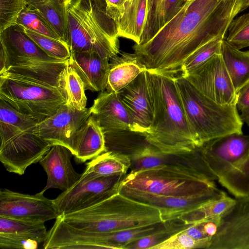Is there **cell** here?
I'll list each match as a JSON object with an SVG mask.
<instances>
[{
  "instance_id": "6da1fadb",
  "label": "cell",
  "mask_w": 249,
  "mask_h": 249,
  "mask_svg": "<svg viewBox=\"0 0 249 249\" xmlns=\"http://www.w3.org/2000/svg\"><path fill=\"white\" fill-rule=\"evenodd\" d=\"M249 7V0H188L151 40L135 44L134 53L147 71L175 75L202 44L224 39L232 20Z\"/></svg>"
},
{
  "instance_id": "7a4b0ae2",
  "label": "cell",
  "mask_w": 249,
  "mask_h": 249,
  "mask_svg": "<svg viewBox=\"0 0 249 249\" xmlns=\"http://www.w3.org/2000/svg\"><path fill=\"white\" fill-rule=\"evenodd\" d=\"M153 118L144 141L164 153L180 155L201 147L187 120L176 76L146 70Z\"/></svg>"
},
{
  "instance_id": "3957f363",
  "label": "cell",
  "mask_w": 249,
  "mask_h": 249,
  "mask_svg": "<svg viewBox=\"0 0 249 249\" xmlns=\"http://www.w3.org/2000/svg\"><path fill=\"white\" fill-rule=\"evenodd\" d=\"M217 177L201 158L130 171L119 186L156 195L189 196L217 187Z\"/></svg>"
},
{
  "instance_id": "277c9868",
  "label": "cell",
  "mask_w": 249,
  "mask_h": 249,
  "mask_svg": "<svg viewBox=\"0 0 249 249\" xmlns=\"http://www.w3.org/2000/svg\"><path fill=\"white\" fill-rule=\"evenodd\" d=\"M66 12L71 52L93 51L109 59L119 53L117 25L105 0H71Z\"/></svg>"
},
{
  "instance_id": "5b68a950",
  "label": "cell",
  "mask_w": 249,
  "mask_h": 249,
  "mask_svg": "<svg viewBox=\"0 0 249 249\" xmlns=\"http://www.w3.org/2000/svg\"><path fill=\"white\" fill-rule=\"evenodd\" d=\"M78 229L113 232L164 222L160 210L119 192L87 208L61 216Z\"/></svg>"
},
{
  "instance_id": "8992f818",
  "label": "cell",
  "mask_w": 249,
  "mask_h": 249,
  "mask_svg": "<svg viewBox=\"0 0 249 249\" xmlns=\"http://www.w3.org/2000/svg\"><path fill=\"white\" fill-rule=\"evenodd\" d=\"M175 80L187 120L201 146L216 138L243 133V122L236 104L215 103L181 74Z\"/></svg>"
},
{
  "instance_id": "52a82bcc",
  "label": "cell",
  "mask_w": 249,
  "mask_h": 249,
  "mask_svg": "<svg viewBox=\"0 0 249 249\" xmlns=\"http://www.w3.org/2000/svg\"><path fill=\"white\" fill-rule=\"evenodd\" d=\"M0 74H18L57 87L59 74L69 59L49 56L18 24L0 33Z\"/></svg>"
},
{
  "instance_id": "ba28073f",
  "label": "cell",
  "mask_w": 249,
  "mask_h": 249,
  "mask_svg": "<svg viewBox=\"0 0 249 249\" xmlns=\"http://www.w3.org/2000/svg\"><path fill=\"white\" fill-rule=\"evenodd\" d=\"M0 99L38 123L66 104L56 86L8 72L0 74Z\"/></svg>"
},
{
  "instance_id": "9c48e42d",
  "label": "cell",
  "mask_w": 249,
  "mask_h": 249,
  "mask_svg": "<svg viewBox=\"0 0 249 249\" xmlns=\"http://www.w3.org/2000/svg\"><path fill=\"white\" fill-rule=\"evenodd\" d=\"M34 128H20L0 122V160L8 172L23 175L52 147L34 133Z\"/></svg>"
},
{
  "instance_id": "30bf717a",
  "label": "cell",
  "mask_w": 249,
  "mask_h": 249,
  "mask_svg": "<svg viewBox=\"0 0 249 249\" xmlns=\"http://www.w3.org/2000/svg\"><path fill=\"white\" fill-rule=\"evenodd\" d=\"M125 175L101 176L85 170L71 187L53 199L59 215L87 208L116 193Z\"/></svg>"
},
{
  "instance_id": "8fae6325",
  "label": "cell",
  "mask_w": 249,
  "mask_h": 249,
  "mask_svg": "<svg viewBox=\"0 0 249 249\" xmlns=\"http://www.w3.org/2000/svg\"><path fill=\"white\" fill-rule=\"evenodd\" d=\"M91 114V107L78 110L65 104L53 115L38 123L33 132L51 146H64L74 156L78 133Z\"/></svg>"
},
{
  "instance_id": "7c38bea8",
  "label": "cell",
  "mask_w": 249,
  "mask_h": 249,
  "mask_svg": "<svg viewBox=\"0 0 249 249\" xmlns=\"http://www.w3.org/2000/svg\"><path fill=\"white\" fill-rule=\"evenodd\" d=\"M201 93L220 105L236 104L237 93L221 53L184 76Z\"/></svg>"
},
{
  "instance_id": "4fadbf2b",
  "label": "cell",
  "mask_w": 249,
  "mask_h": 249,
  "mask_svg": "<svg viewBox=\"0 0 249 249\" xmlns=\"http://www.w3.org/2000/svg\"><path fill=\"white\" fill-rule=\"evenodd\" d=\"M118 192L134 200L158 208L163 222L178 218L203 203L226 194L217 187L198 194L182 196L156 195L119 186Z\"/></svg>"
},
{
  "instance_id": "5bb4252c",
  "label": "cell",
  "mask_w": 249,
  "mask_h": 249,
  "mask_svg": "<svg viewBox=\"0 0 249 249\" xmlns=\"http://www.w3.org/2000/svg\"><path fill=\"white\" fill-rule=\"evenodd\" d=\"M42 191L35 195L22 194L7 189L0 191V216L45 222L60 215L53 199Z\"/></svg>"
},
{
  "instance_id": "9a60e30c",
  "label": "cell",
  "mask_w": 249,
  "mask_h": 249,
  "mask_svg": "<svg viewBox=\"0 0 249 249\" xmlns=\"http://www.w3.org/2000/svg\"><path fill=\"white\" fill-rule=\"evenodd\" d=\"M249 135L232 133L210 140L199 147L210 170L218 178L248 157Z\"/></svg>"
},
{
  "instance_id": "2e32d148",
  "label": "cell",
  "mask_w": 249,
  "mask_h": 249,
  "mask_svg": "<svg viewBox=\"0 0 249 249\" xmlns=\"http://www.w3.org/2000/svg\"><path fill=\"white\" fill-rule=\"evenodd\" d=\"M209 249H249V196L223 215Z\"/></svg>"
},
{
  "instance_id": "e0dca14e",
  "label": "cell",
  "mask_w": 249,
  "mask_h": 249,
  "mask_svg": "<svg viewBox=\"0 0 249 249\" xmlns=\"http://www.w3.org/2000/svg\"><path fill=\"white\" fill-rule=\"evenodd\" d=\"M146 71L118 92L130 117V131L142 136L151 129L153 118Z\"/></svg>"
},
{
  "instance_id": "ac0fdd59",
  "label": "cell",
  "mask_w": 249,
  "mask_h": 249,
  "mask_svg": "<svg viewBox=\"0 0 249 249\" xmlns=\"http://www.w3.org/2000/svg\"><path fill=\"white\" fill-rule=\"evenodd\" d=\"M71 150L61 145L52 146L39 161L47 176L46 184L42 190L56 188L65 191L71 187L81 174L76 172L71 162Z\"/></svg>"
},
{
  "instance_id": "d6986e66",
  "label": "cell",
  "mask_w": 249,
  "mask_h": 249,
  "mask_svg": "<svg viewBox=\"0 0 249 249\" xmlns=\"http://www.w3.org/2000/svg\"><path fill=\"white\" fill-rule=\"evenodd\" d=\"M91 108L104 135L130 131V117L119 92H101Z\"/></svg>"
},
{
  "instance_id": "ffe728a7",
  "label": "cell",
  "mask_w": 249,
  "mask_h": 249,
  "mask_svg": "<svg viewBox=\"0 0 249 249\" xmlns=\"http://www.w3.org/2000/svg\"><path fill=\"white\" fill-rule=\"evenodd\" d=\"M109 60L93 51L74 52H71L69 64L81 78L85 90L103 91L107 84Z\"/></svg>"
},
{
  "instance_id": "44dd1931",
  "label": "cell",
  "mask_w": 249,
  "mask_h": 249,
  "mask_svg": "<svg viewBox=\"0 0 249 249\" xmlns=\"http://www.w3.org/2000/svg\"><path fill=\"white\" fill-rule=\"evenodd\" d=\"M187 1L147 0L146 18L139 45H143L151 40L177 15Z\"/></svg>"
},
{
  "instance_id": "7402d4cb",
  "label": "cell",
  "mask_w": 249,
  "mask_h": 249,
  "mask_svg": "<svg viewBox=\"0 0 249 249\" xmlns=\"http://www.w3.org/2000/svg\"><path fill=\"white\" fill-rule=\"evenodd\" d=\"M110 70L107 91L118 92L146 70L135 53H123L121 56L113 55L110 59Z\"/></svg>"
},
{
  "instance_id": "603a6c76",
  "label": "cell",
  "mask_w": 249,
  "mask_h": 249,
  "mask_svg": "<svg viewBox=\"0 0 249 249\" xmlns=\"http://www.w3.org/2000/svg\"><path fill=\"white\" fill-rule=\"evenodd\" d=\"M105 151L104 132L97 119L91 114L78 133L74 156L79 162H84Z\"/></svg>"
},
{
  "instance_id": "cb8c5ba5",
  "label": "cell",
  "mask_w": 249,
  "mask_h": 249,
  "mask_svg": "<svg viewBox=\"0 0 249 249\" xmlns=\"http://www.w3.org/2000/svg\"><path fill=\"white\" fill-rule=\"evenodd\" d=\"M146 11L147 0H126L117 25L118 36L130 39L139 45Z\"/></svg>"
},
{
  "instance_id": "d4e9b609",
  "label": "cell",
  "mask_w": 249,
  "mask_h": 249,
  "mask_svg": "<svg viewBox=\"0 0 249 249\" xmlns=\"http://www.w3.org/2000/svg\"><path fill=\"white\" fill-rule=\"evenodd\" d=\"M131 146L124 152L130 158L131 171L155 167L177 161L186 160L189 158L188 154L173 155L164 153L148 143Z\"/></svg>"
},
{
  "instance_id": "484cf974",
  "label": "cell",
  "mask_w": 249,
  "mask_h": 249,
  "mask_svg": "<svg viewBox=\"0 0 249 249\" xmlns=\"http://www.w3.org/2000/svg\"><path fill=\"white\" fill-rule=\"evenodd\" d=\"M50 26L60 39L67 43L68 29L65 0H25Z\"/></svg>"
},
{
  "instance_id": "4316f807",
  "label": "cell",
  "mask_w": 249,
  "mask_h": 249,
  "mask_svg": "<svg viewBox=\"0 0 249 249\" xmlns=\"http://www.w3.org/2000/svg\"><path fill=\"white\" fill-rule=\"evenodd\" d=\"M221 54L237 93L249 82V51L237 49L224 39Z\"/></svg>"
},
{
  "instance_id": "83f0119b",
  "label": "cell",
  "mask_w": 249,
  "mask_h": 249,
  "mask_svg": "<svg viewBox=\"0 0 249 249\" xmlns=\"http://www.w3.org/2000/svg\"><path fill=\"white\" fill-rule=\"evenodd\" d=\"M57 88L67 105L78 110L86 108L87 97L83 82L69 64L59 74Z\"/></svg>"
},
{
  "instance_id": "f1b7e54d",
  "label": "cell",
  "mask_w": 249,
  "mask_h": 249,
  "mask_svg": "<svg viewBox=\"0 0 249 249\" xmlns=\"http://www.w3.org/2000/svg\"><path fill=\"white\" fill-rule=\"evenodd\" d=\"M236 203V199L226 194L208 201L187 212L178 218L186 225H191L206 221L220 222L223 215Z\"/></svg>"
},
{
  "instance_id": "f546056e",
  "label": "cell",
  "mask_w": 249,
  "mask_h": 249,
  "mask_svg": "<svg viewBox=\"0 0 249 249\" xmlns=\"http://www.w3.org/2000/svg\"><path fill=\"white\" fill-rule=\"evenodd\" d=\"M131 166L127 155L116 151L104 152L88 163L85 170L101 176L126 174Z\"/></svg>"
},
{
  "instance_id": "4dcf8cb0",
  "label": "cell",
  "mask_w": 249,
  "mask_h": 249,
  "mask_svg": "<svg viewBox=\"0 0 249 249\" xmlns=\"http://www.w3.org/2000/svg\"><path fill=\"white\" fill-rule=\"evenodd\" d=\"M236 198L249 196V157H247L217 178Z\"/></svg>"
},
{
  "instance_id": "1f68e13d",
  "label": "cell",
  "mask_w": 249,
  "mask_h": 249,
  "mask_svg": "<svg viewBox=\"0 0 249 249\" xmlns=\"http://www.w3.org/2000/svg\"><path fill=\"white\" fill-rule=\"evenodd\" d=\"M0 233L18 234L44 242L48 235L44 222L0 216Z\"/></svg>"
},
{
  "instance_id": "d6a6232c",
  "label": "cell",
  "mask_w": 249,
  "mask_h": 249,
  "mask_svg": "<svg viewBox=\"0 0 249 249\" xmlns=\"http://www.w3.org/2000/svg\"><path fill=\"white\" fill-rule=\"evenodd\" d=\"M190 225L185 224L178 218L164 222V225L161 229L151 234L127 244L125 249H152L154 246Z\"/></svg>"
},
{
  "instance_id": "836d02e7",
  "label": "cell",
  "mask_w": 249,
  "mask_h": 249,
  "mask_svg": "<svg viewBox=\"0 0 249 249\" xmlns=\"http://www.w3.org/2000/svg\"><path fill=\"white\" fill-rule=\"evenodd\" d=\"M223 40L217 37L200 45L183 62L181 74L185 76L192 72L214 55L221 53Z\"/></svg>"
},
{
  "instance_id": "e575fe53",
  "label": "cell",
  "mask_w": 249,
  "mask_h": 249,
  "mask_svg": "<svg viewBox=\"0 0 249 249\" xmlns=\"http://www.w3.org/2000/svg\"><path fill=\"white\" fill-rule=\"evenodd\" d=\"M23 28L25 34L49 56L60 60L69 59L71 51L66 42Z\"/></svg>"
},
{
  "instance_id": "d590c367",
  "label": "cell",
  "mask_w": 249,
  "mask_h": 249,
  "mask_svg": "<svg viewBox=\"0 0 249 249\" xmlns=\"http://www.w3.org/2000/svg\"><path fill=\"white\" fill-rule=\"evenodd\" d=\"M17 24L38 34L62 40L45 20L28 5L20 13Z\"/></svg>"
},
{
  "instance_id": "8d00e7d4",
  "label": "cell",
  "mask_w": 249,
  "mask_h": 249,
  "mask_svg": "<svg viewBox=\"0 0 249 249\" xmlns=\"http://www.w3.org/2000/svg\"><path fill=\"white\" fill-rule=\"evenodd\" d=\"M226 40L241 50L249 47V12L234 18L229 25Z\"/></svg>"
},
{
  "instance_id": "74e56055",
  "label": "cell",
  "mask_w": 249,
  "mask_h": 249,
  "mask_svg": "<svg viewBox=\"0 0 249 249\" xmlns=\"http://www.w3.org/2000/svg\"><path fill=\"white\" fill-rule=\"evenodd\" d=\"M0 122L23 129L34 128L39 123L35 118L18 111L0 99Z\"/></svg>"
},
{
  "instance_id": "f35d334b",
  "label": "cell",
  "mask_w": 249,
  "mask_h": 249,
  "mask_svg": "<svg viewBox=\"0 0 249 249\" xmlns=\"http://www.w3.org/2000/svg\"><path fill=\"white\" fill-rule=\"evenodd\" d=\"M27 6L25 0H0V33L17 24L20 13Z\"/></svg>"
},
{
  "instance_id": "ab89813d",
  "label": "cell",
  "mask_w": 249,
  "mask_h": 249,
  "mask_svg": "<svg viewBox=\"0 0 249 249\" xmlns=\"http://www.w3.org/2000/svg\"><path fill=\"white\" fill-rule=\"evenodd\" d=\"M208 248L209 245L207 243L192 238L183 230L154 246L152 249H208Z\"/></svg>"
},
{
  "instance_id": "60d3db41",
  "label": "cell",
  "mask_w": 249,
  "mask_h": 249,
  "mask_svg": "<svg viewBox=\"0 0 249 249\" xmlns=\"http://www.w3.org/2000/svg\"><path fill=\"white\" fill-rule=\"evenodd\" d=\"M38 244L36 240L18 234L0 233L1 249H36Z\"/></svg>"
},
{
  "instance_id": "b9f144b4",
  "label": "cell",
  "mask_w": 249,
  "mask_h": 249,
  "mask_svg": "<svg viewBox=\"0 0 249 249\" xmlns=\"http://www.w3.org/2000/svg\"><path fill=\"white\" fill-rule=\"evenodd\" d=\"M236 105L242 122L249 126V82L237 92Z\"/></svg>"
},
{
  "instance_id": "7bdbcfd3",
  "label": "cell",
  "mask_w": 249,
  "mask_h": 249,
  "mask_svg": "<svg viewBox=\"0 0 249 249\" xmlns=\"http://www.w3.org/2000/svg\"><path fill=\"white\" fill-rule=\"evenodd\" d=\"M126 0H105L109 16L117 25L124 11V4Z\"/></svg>"
},
{
  "instance_id": "ee69618b",
  "label": "cell",
  "mask_w": 249,
  "mask_h": 249,
  "mask_svg": "<svg viewBox=\"0 0 249 249\" xmlns=\"http://www.w3.org/2000/svg\"><path fill=\"white\" fill-rule=\"evenodd\" d=\"M71 0H65L66 4L69 2Z\"/></svg>"
},
{
  "instance_id": "f6af8a7d",
  "label": "cell",
  "mask_w": 249,
  "mask_h": 249,
  "mask_svg": "<svg viewBox=\"0 0 249 249\" xmlns=\"http://www.w3.org/2000/svg\"><path fill=\"white\" fill-rule=\"evenodd\" d=\"M248 157H249V153H248Z\"/></svg>"
},
{
  "instance_id": "bcb514c9",
  "label": "cell",
  "mask_w": 249,
  "mask_h": 249,
  "mask_svg": "<svg viewBox=\"0 0 249 249\" xmlns=\"http://www.w3.org/2000/svg\"><path fill=\"white\" fill-rule=\"evenodd\" d=\"M189 0V1H190V0Z\"/></svg>"
}]
</instances>
